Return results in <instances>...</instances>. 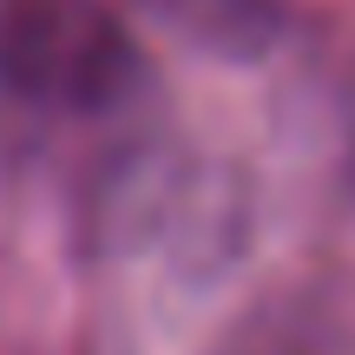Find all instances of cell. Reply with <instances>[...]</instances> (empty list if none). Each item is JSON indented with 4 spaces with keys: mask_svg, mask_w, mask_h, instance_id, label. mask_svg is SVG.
Returning <instances> with one entry per match:
<instances>
[{
    "mask_svg": "<svg viewBox=\"0 0 355 355\" xmlns=\"http://www.w3.org/2000/svg\"><path fill=\"white\" fill-rule=\"evenodd\" d=\"M0 92L86 119L145 92V46L112 0H0Z\"/></svg>",
    "mask_w": 355,
    "mask_h": 355,
    "instance_id": "1",
    "label": "cell"
},
{
    "mask_svg": "<svg viewBox=\"0 0 355 355\" xmlns=\"http://www.w3.org/2000/svg\"><path fill=\"white\" fill-rule=\"evenodd\" d=\"M132 7L224 60H257L283 33V0H132Z\"/></svg>",
    "mask_w": 355,
    "mask_h": 355,
    "instance_id": "2",
    "label": "cell"
},
{
    "mask_svg": "<svg viewBox=\"0 0 355 355\" xmlns=\"http://www.w3.org/2000/svg\"><path fill=\"white\" fill-rule=\"evenodd\" d=\"M217 355H336V343H329V329H322L316 316H303V309L277 303V309L243 316Z\"/></svg>",
    "mask_w": 355,
    "mask_h": 355,
    "instance_id": "3",
    "label": "cell"
}]
</instances>
